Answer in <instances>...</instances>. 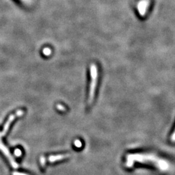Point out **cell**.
Returning a JSON list of instances; mask_svg holds the SVG:
<instances>
[{
	"mask_svg": "<svg viewBox=\"0 0 175 175\" xmlns=\"http://www.w3.org/2000/svg\"><path fill=\"white\" fill-rule=\"evenodd\" d=\"M136 162L151 165L161 171H167L171 168V164L169 161L153 153L129 154L126 156L125 163L126 167L131 168Z\"/></svg>",
	"mask_w": 175,
	"mask_h": 175,
	"instance_id": "cell-1",
	"label": "cell"
},
{
	"mask_svg": "<svg viewBox=\"0 0 175 175\" xmlns=\"http://www.w3.org/2000/svg\"><path fill=\"white\" fill-rule=\"evenodd\" d=\"M90 75L91 80L89 89V96H88V103H89V105H91L92 103L93 99H94L95 90L97 84L98 71L97 66L94 64H92L90 66Z\"/></svg>",
	"mask_w": 175,
	"mask_h": 175,
	"instance_id": "cell-2",
	"label": "cell"
},
{
	"mask_svg": "<svg viewBox=\"0 0 175 175\" xmlns=\"http://www.w3.org/2000/svg\"><path fill=\"white\" fill-rule=\"evenodd\" d=\"M0 151L3 153V154L5 156L6 158L8 159L10 164H11V165L12 166V167H13V168L16 169L18 167V164L16 161H15L13 157L12 156L11 153H10L9 149L6 147L5 145L3 144V141H2L1 133H0Z\"/></svg>",
	"mask_w": 175,
	"mask_h": 175,
	"instance_id": "cell-3",
	"label": "cell"
},
{
	"mask_svg": "<svg viewBox=\"0 0 175 175\" xmlns=\"http://www.w3.org/2000/svg\"><path fill=\"white\" fill-rule=\"evenodd\" d=\"M23 114H24V111L22 110H18L16 113L14 114H12L9 116V118L8 119V120L7 121V122L5 123L4 125V127L3 128V131L1 132V136H5L7 134V131H8L9 128L10 127V125H11V124L12 123V121L14 120V119L16 118H18V117H20L22 116Z\"/></svg>",
	"mask_w": 175,
	"mask_h": 175,
	"instance_id": "cell-4",
	"label": "cell"
},
{
	"mask_svg": "<svg viewBox=\"0 0 175 175\" xmlns=\"http://www.w3.org/2000/svg\"><path fill=\"white\" fill-rule=\"evenodd\" d=\"M149 5V0H141L138 4V10L139 14L141 16H144L145 15L147 11Z\"/></svg>",
	"mask_w": 175,
	"mask_h": 175,
	"instance_id": "cell-5",
	"label": "cell"
},
{
	"mask_svg": "<svg viewBox=\"0 0 175 175\" xmlns=\"http://www.w3.org/2000/svg\"><path fill=\"white\" fill-rule=\"evenodd\" d=\"M71 156V154H57V155H51L49 157V161L50 162H55L58 161L62 159H64L66 158H69Z\"/></svg>",
	"mask_w": 175,
	"mask_h": 175,
	"instance_id": "cell-6",
	"label": "cell"
},
{
	"mask_svg": "<svg viewBox=\"0 0 175 175\" xmlns=\"http://www.w3.org/2000/svg\"><path fill=\"white\" fill-rule=\"evenodd\" d=\"M43 53L45 55V56H49L51 55V50L48 47H45L43 50Z\"/></svg>",
	"mask_w": 175,
	"mask_h": 175,
	"instance_id": "cell-7",
	"label": "cell"
},
{
	"mask_svg": "<svg viewBox=\"0 0 175 175\" xmlns=\"http://www.w3.org/2000/svg\"><path fill=\"white\" fill-rule=\"evenodd\" d=\"M45 162H46V161H45V157L44 156H41V157H40V164H41L42 167H45Z\"/></svg>",
	"mask_w": 175,
	"mask_h": 175,
	"instance_id": "cell-8",
	"label": "cell"
},
{
	"mask_svg": "<svg viewBox=\"0 0 175 175\" xmlns=\"http://www.w3.org/2000/svg\"><path fill=\"white\" fill-rule=\"evenodd\" d=\"M14 154L16 156H20L22 154V151L20 150V149H16L14 151Z\"/></svg>",
	"mask_w": 175,
	"mask_h": 175,
	"instance_id": "cell-9",
	"label": "cell"
},
{
	"mask_svg": "<svg viewBox=\"0 0 175 175\" xmlns=\"http://www.w3.org/2000/svg\"><path fill=\"white\" fill-rule=\"evenodd\" d=\"M171 141L172 142V143H175V128H174V130L173 132V133H172V135H171Z\"/></svg>",
	"mask_w": 175,
	"mask_h": 175,
	"instance_id": "cell-10",
	"label": "cell"
},
{
	"mask_svg": "<svg viewBox=\"0 0 175 175\" xmlns=\"http://www.w3.org/2000/svg\"><path fill=\"white\" fill-rule=\"evenodd\" d=\"M75 145L77 147H80L82 144H81V142L79 140H76L75 141Z\"/></svg>",
	"mask_w": 175,
	"mask_h": 175,
	"instance_id": "cell-11",
	"label": "cell"
},
{
	"mask_svg": "<svg viewBox=\"0 0 175 175\" xmlns=\"http://www.w3.org/2000/svg\"><path fill=\"white\" fill-rule=\"evenodd\" d=\"M57 107L58 108V110H61V111L65 110V108L62 105H58L57 106Z\"/></svg>",
	"mask_w": 175,
	"mask_h": 175,
	"instance_id": "cell-12",
	"label": "cell"
},
{
	"mask_svg": "<svg viewBox=\"0 0 175 175\" xmlns=\"http://www.w3.org/2000/svg\"><path fill=\"white\" fill-rule=\"evenodd\" d=\"M12 175H28V174L25 173H22V172H14L13 173H12Z\"/></svg>",
	"mask_w": 175,
	"mask_h": 175,
	"instance_id": "cell-13",
	"label": "cell"
},
{
	"mask_svg": "<svg viewBox=\"0 0 175 175\" xmlns=\"http://www.w3.org/2000/svg\"><path fill=\"white\" fill-rule=\"evenodd\" d=\"M22 1H24V2H26V3H27V2L29 1H30V0H22Z\"/></svg>",
	"mask_w": 175,
	"mask_h": 175,
	"instance_id": "cell-14",
	"label": "cell"
}]
</instances>
